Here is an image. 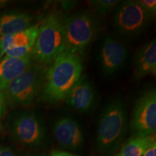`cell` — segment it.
<instances>
[{"instance_id": "obj_1", "label": "cell", "mask_w": 156, "mask_h": 156, "mask_svg": "<svg viewBox=\"0 0 156 156\" xmlns=\"http://www.w3.org/2000/svg\"><path fill=\"white\" fill-rule=\"evenodd\" d=\"M81 56L65 49L46 70L41 90L44 103L54 104L65 99L70 90L83 75Z\"/></svg>"}, {"instance_id": "obj_2", "label": "cell", "mask_w": 156, "mask_h": 156, "mask_svg": "<svg viewBox=\"0 0 156 156\" xmlns=\"http://www.w3.org/2000/svg\"><path fill=\"white\" fill-rule=\"evenodd\" d=\"M127 106L122 97L113 98L103 107L96 127V146L100 153L116 151L126 135L128 126Z\"/></svg>"}, {"instance_id": "obj_3", "label": "cell", "mask_w": 156, "mask_h": 156, "mask_svg": "<svg viewBox=\"0 0 156 156\" xmlns=\"http://www.w3.org/2000/svg\"><path fill=\"white\" fill-rule=\"evenodd\" d=\"M66 48L64 19L50 13L39 25L38 34L31 51L33 60L40 65L51 64Z\"/></svg>"}, {"instance_id": "obj_4", "label": "cell", "mask_w": 156, "mask_h": 156, "mask_svg": "<svg viewBox=\"0 0 156 156\" xmlns=\"http://www.w3.org/2000/svg\"><path fill=\"white\" fill-rule=\"evenodd\" d=\"M101 20L89 11H83L64 19L65 49L82 56L101 29Z\"/></svg>"}, {"instance_id": "obj_5", "label": "cell", "mask_w": 156, "mask_h": 156, "mask_svg": "<svg viewBox=\"0 0 156 156\" xmlns=\"http://www.w3.org/2000/svg\"><path fill=\"white\" fill-rule=\"evenodd\" d=\"M5 125L20 144L28 147H39L46 139V130L38 114L28 110H17L7 116Z\"/></svg>"}, {"instance_id": "obj_6", "label": "cell", "mask_w": 156, "mask_h": 156, "mask_svg": "<svg viewBox=\"0 0 156 156\" xmlns=\"http://www.w3.org/2000/svg\"><path fill=\"white\" fill-rule=\"evenodd\" d=\"M33 64L13 80L4 91L7 106L25 107L32 104L41 90L44 69Z\"/></svg>"}, {"instance_id": "obj_7", "label": "cell", "mask_w": 156, "mask_h": 156, "mask_svg": "<svg viewBox=\"0 0 156 156\" xmlns=\"http://www.w3.org/2000/svg\"><path fill=\"white\" fill-rule=\"evenodd\" d=\"M153 18L137 2L126 0L120 2L114 9L113 27L123 38H135L147 30Z\"/></svg>"}, {"instance_id": "obj_8", "label": "cell", "mask_w": 156, "mask_h": 156, "mask_svg": "<svg viewBox=\"0 0 156 156\" xmlns=\"http://www.w3.org/2000/svg\"><path fill=\"white\" fill-rule=\"evenodd\" d=\"M132 136L154 135L156 130V90L142 93L134 103L129 123Z\"/></svg>"}, {"instance_id": "obj_9", "label": "cell", "mask_w": 156, "mask_h": 156, "mask_svg": "<svg viewBox=\"0 0 156 156\" xmlns=\"http://www.w3.org/2000/svg\"><path fill=\"white\" fill-rule=\"evenodd\" d=\"M128 56L129 48L120 39L110 35L103 38L98 55L103 75L108 77L118 73L127 61Z\"/></svg>"}, {"instance_id": "obj_10", "label": "cell", "mask_w": 156, "mask_h": 156, "mask_svg": "<svg viewBox=\"0 0 156 156\" xmlns=\"http://www.w3.org/2000/svg\"><path fill=\"white\" fill-rule=\"evenodd\" d=\"M52 132L60 147L64 150L78 151L83 147L85 138L77 121L69 116L58 119L52 124Z\"/></svg>"}, {"instance_id": "obj_11", "label": "cell", "mask_w": 156, "mask_h": 156, "mask_svg": "<svg viewBox=\"0 0 156 156\" xmlns=\"http://www.w3.org/2000/svg\"><path fill=\"white\" fill-rule=\"evenodd\" d=\"M39 24H34L26 30L0 38L5 56L20 58L31 54L38 34Z\"/></svg>"}, {"instance_id": "obj_12", "label": "cell", "mask_w": 156, "mask_h": 156, "mask_svg": "<svg viewBox=\"0 0 156 156\" xmlns=\"http://www.w3.org/2000/svg\"><path fill=\"white\" fill-rule=\"evenodd\" d=\"M95 88L86 75H82L66 96V104L78 112H89L95 103Z\"/></svg>"}, {"instance_id": "obj_13", "label": "cell", "mask_w": 156, "mask_h": 156, "mask_svg": "<svg viewBox=\"0 0 156 156\" xmlns=\"http://www.w3.org/2000/svg\"><path fill=\"white\" fill-rule=\"evenodd\" d=\"M133 79L137 81L156 74V39L153 38L138 49L133 57Z\"/></svg>"}, {"instance_id": "obj_14", "label": "cell", "mask_w": 156, "mask_h": 156, "mask_svg": "<svg viewBox=\"0 0 156 156\" xmlns=\"http://www.w3.org/2000/svg\"><path fill=\"white\" fill-rule=\"evenodd\" d=\"M30 54L20 58L4 56L0 60V90L4 92L15 78L34 64Z\"/></svg>"}, {"instance_id": "obj_15", "label": "cell", "mask_w": 156, "mask_h": 156, "mask_svg": "<svg viewBox=\"0 0 156 156\" xmlns=\"http://www.w3.org/2000/svg\"><path fill=\"white\" fill-rule=\"evenodd\" d=\"M34 25V17L25 12L10 10L0 14V38L26 30Z\"/></svg>"}, {"instance_id": "obj_16", "label": "cell", "mask_w": 156, "mask_h": 156, "mask_svg": "<svg viewBox=\"0 0 156 156\" xmlns=\"http://www.w3.org/2000/svg\"><path fill=\"white\" fill-rule=\"evenodd\" d=\"M155 142V136H132L122 145L116 156H142L147 149Z\"/></svg>"}, {"instance_id": "obj_17", "label": "cell", "mask_w": 156, "mask_h": 156, "mask_svg": "<svg viewBox=\"0 0 156 156\" xmlns=\"http://www.w3.org/2000/svg\"><path fill=\"white\" fill-rule=\"evenodd\" d=\"M120 1L118 0H93L90 2L91 7L100 16H106L112 12Z\"/></svg>"}, {"instance_id": "obj_18", "label": "cell", "mask_w": 156, "mask_h": 156, "mask_svg": "<svg viewBox=\"0 0 156 156\" xmlns=\"http://www.w3.org/2000/svg\"><path fill=\"white\" fill-rule=\"evenodd\" d=\"M138 3L146 12L152 16L156 14V1L155 0H136Z\"/></svg>"}, {"instance_id": "obj_19", "label": "cell", "mask_w": 156, "mask_h": 156, "mask_svg": "<svg viewBox=\"0 0 156 156\" xmlns=\"http://www.w3.org/2000/svg\"><path fill=\"white\" fill-rule=\"evenodd\" d=\"M7 105L6 102L5 94L2 91L0 90V118L3 117L7 112Z\"/></svg>"}, {"instance_id": "obj_20", "label": "cell", "mask_w": 156, "mask_h": 156, "mask_svg": "<svg viewBox=\"0 0 156 156\" xmlns=\"http://www.w3.org/2000/svg\"><path fill=\"white\" fill-rule=\"evenodd\" d=\"M0 156H17V155L8 146L0 145Z\"/></svg>"}, {"instance_id": "obj_21", "label": "cell", "mask_w": 156, "mask_h": 156, "mask_svg": "<svg viewBox=\"0 0 156 156\" xmlns=\"http://www.w3.org/2000/svg\"><path fill=\"white\" fill-rule=\"evenodd\" d=\"M142 156H156V142L148 148Z\"/></svg>"}, {"instance_id": "obj_22", "label": "cell", "mask_w": 156, "mask_h": 156, "mask_svg": "<svg viewBox=\"0 0 156 156\" xmlns=\"http://www.w3.org/2000/svg\"><path fill=\"white\" fill-rule=\"evenodd\" d=\"M49 156H77L74 154L62 151H54L51 153Z\"/></svg>"}, {"instance_id": "obj_23", "label": "cell", "mask_w": 156, "mask_h": 156, "mask_svg": "<svg viewBox=\"0 0 156 156\" xmlns=\"http://www.w3.org/2000/svg\"><path fill=\"white\" fill-rule=\"evenodd\" d=\"M5 56V51H4L2 46L1 44V41H0V60L3 58V56Z\"/></svg>"}, {"instance_id": "obj_24", "label": "cell", "mask_w": 156, "mask_h": 156, "mask_svg": "<svg viewBox=\"0 0 156 156\" xmlns=\"http://www.w3.org/2000/svg\"><path fill=\"white\" fill-rule=\"evenodd\" d=\"M8 2L7 1H0V7H3V6L6 5Z\"/></svg>"}, {"instance_id": "obj_25", "label": "cell", "mask_w": 156, "mask_h": 156, "mask_svg": "<svg viewBox=\"0 0 156 156\" xmlns=\"http://www.w3.org/2000/svg\"><path fill=\"white\" fill-rule=\"evenodd\" d=\"M4 130V127L2 126V123L0 122V132H2Z\"/></svg>"}, {"instance_id": "obj_26", "label": "cell", "mask_w": 156, "mask_h": 156, "mask_svg": "<svg viewBox=\"0 0 156 156\" xmlns=\"http://www.w3.org/2000/svg\"><path fill=\"white\" fill-rule=\"evenodd\" d=\"M32 156H48L46 155H32Z\"/></svg>"}]
</instances>
